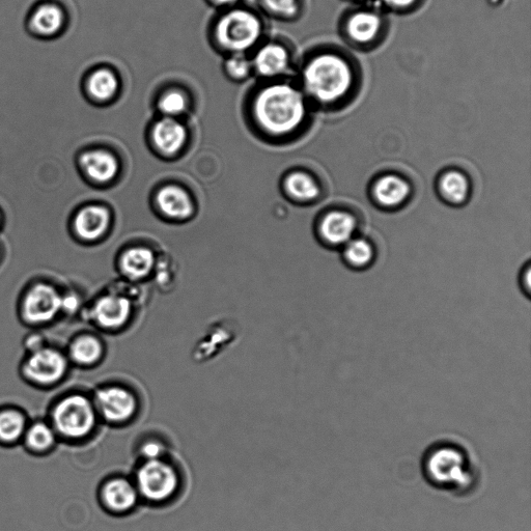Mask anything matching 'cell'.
<instances>
[{
    "mask_svg": "<svg viewBox=\"0 0 531 531\" xmlns=\"http://www.w3.org/2000/svg\"><path fill=\"white\" fill-rule=\"evenodd\" d=\"M419 467L431 489L458 499L472 497L483 485L481 461L471 446L456 436L440 437L427 445Z\"/></svg>",
    "mask_w": 531,
    "mask_h": 531,
    "instance_id": "obj_1",
    "label": "cell"
},
{
    "mask_svg": "<svg viewBox=\"0 0 531 531\" xmlns=\"http://www.w3.org/2000/svg\"><path fill=\"white\" fill-rule=\"evenodd\" d=\"M355 61L346 52L329 48L318 51L302 70V83L307 96L324 106L347 100L358 86Z\"/></svg>",
    "mask_w": 531,
    "mask_h": 531,
    "instance_id": "obj_2",
    "label": "cell"
},
{
    "mask_svg": "<svg viewBox=\"0 0 531 531\" xmlns=\"http://www.w3.org/2000/svg\"><path fill=\"white\" fill-rule=\"evenodd\" d=\"M45 418L60 442L76 444L91 438L99 416L93 397L79 390H68L51 402Z\"/></svg>",
    "mask_w": 531,
    "mask_h": 531,
    "instance_id": "obj_3",
    "label": "cell"
},
{
    "mask_svg": "<svg viewBox=\"0 0 531 531\" xmlns=\"http://www.w3.org/2000/svg\"><path fill=\"white\" fill-rule=\"evenodd\" d=\"M255 113L259 123L268 132L275 135L291 133L306 117L305 96L291 83H274L259 93Z\"/></svg>",
    "mask_w": 531,
    "mask_h": 531,
    "instance_id": "obj_4",
    "label": "cell"
},
{
    "mask_svg": "<svg viewBox=\"0 0 531 531\" xmlns=\"http://www.w3.org/2000/svg\"><path fill=\"white\" fill-rule=\"evenodd\" d=\"M65 349L52 344L24 354L19 374L32 387L51 390L63 384L71 369Z\"/></svg>",
    "mask_w": 531,
    "mask_h": 531,
    "instance_id": "obj_5",
    "label": "cell"
},
{
    "mask_svg": "<svg viewBox=\"0 0 531 531\" xmlns=\"http://www.w3.org/2000/svg\"><path fill=\"white\" fill-rule=\"evenodd\" d=\"M62 316V293L48 283L26 289L18 305V321L31 330H41Z\"/></svg>",
    "mask_w": 531,
    "mask_h": 531,
    "instance_id": "obj_6",
    "label": "cell"
},
{
    "mask_svg": "<svg viewBox=\"0 0 531 531\" xmlns=\"http://www.w3.org/2000/svg\"><path fill=\"white\" fill-rule=\"evenodd\" d=\"M262 26L256 15L238 9L222 16L216 25V39L226 49L240 54L261 37Z\"/></svg>",
    "mask_w": 531,
    "mask_h": 531,
    "instance_id": "obj_7",
    "label": "cell"
},
{
    "mask_svg": "<svg viewBox=\"0 0 531 531\" xmlns=\"http://www.w3.org/2000/svg\"><path fill=\"white\" fill-rule=\"evenodd\" d=\"M136 481L137 492L154 503L169 500L179 488L177 471L161 459L148 460L139 468Z\"/></svg>",
    "mask_w": 531,
    "mask_h": 531,
    "instance_id": "obj_8",
    "label": "cell"
},
{
    "mask_svg": "<svg viewBox=\"0 0 531 531\" xmlns=\"http://www.w3.org/2000/svg\"><path fill=\"white\" fill-rule=\"evenodd\" d=\"M387 30L383 15L371 9L351 11L342 22L344 39L358 49H371L382 41Z\"/></svg>",
    "mask_w": 531,
    "mask_h": 531,
    "instance_id": "obj_9",
    "label": "cell"
},
{
    "mask_svg": "<svg viewBox=\"0 0 531 531\" xmlns=\"http://www.w3.org/2000/svg\"><path fill=\"white\" fill-rule=\"evenodd\" d=\"M93 401L98 416L110 424H123L135 415L137 400L131 391L120 385L97 389Z\"/></svg>",
    "mask_w": 531,
    "mask_h": 531,
    "instance_id": "obj_10",
    "label": "cell"
},
{
    "mask_svg": "<svg viewBox=\"0 0 531 531\" xmlns=\"http://www.w3.org/2000/svg\"><path fill=\"white\" fill-rule=\"evenodd\" d=\"M68 15L58 0H42L27 18V29L41 39L59 37L66 29Z\"/></svg>",
    "mask_w": 531,
    "mask_h": 531,
    "instance_id": "obj_11",
    "label": "cell"
},
{
    "mask_svg": "<svg viewBox=\"0 0 531 531\" xmlns=\"http://www.w3.org/2000/svg\"><path fill=\"white\" fill-rule=\"evenodd\" d=\"M59 443H61L59 437L47 419L36 418L31 419L20 445L27 454L47 457L57 450Z\"/></svg>",
    "mask_w": 531,
    "mask_h": 531,
    "instance_id": "obj_12",
    "label": "cell"
},
{
    "mask_svg": "<svg viewBox=\"0 0 531 531\" xmlns=\"http://www.w3.org/2000/svg\"><path fill=\"white\" fill-rule=\"evenodd\" d=\"M131 314L128 299L117 295H106L99 298L91 310V318L103 329L122 327Z\"/></svg>",
    "mask_w": 531,
    "mask_h": 531,
    "instance_id": "obj_13",
    "label": "cell"
},
{
    "mask_svg": "<svg viewBox=\"0 0 531 531\" xmlns=\"http://www.w3.org/2000/svg\"><path fill=\"white\" fill-rule=\"evenodd\" d=\"M99 495L105 510L120 515L135 507L138 492L136 487L127 480L116 478L105 482L101 486Z\"/></svg>",
    "mask_w": 531,
    "mask_h": 531,
    "instance_id": "obj_14",
    "label": "cell"
},
{
    "mask_svg": "<svg viewBox=\"0 0 531 531\" xmlns=\"http://www.w3.org/2000/svg\"><path fill=\"white\" fill-rule=\"evenodd\" d=\"M31 418L26 411L13 404L0 406V447L13 449L21 444Z\"/></svg>",
    "mask_w": 531,
    "mask_h": 531,
    "instance_id": "obj_15",
    "label": "cell"
},
{
    "mask_svg": "<svg viewBox=\"0 0 531 531\" xmlns=\"http://www.w3.org/2000/svg\"><path fill=\"white\" fill-rule=\"evenodd\" d=\"M65 351L71 366L81 369L97 366L104 356L102 342L90 333L74 335Z\"/></svg>",
    "mask_w": 531,
    "mask_h": 531,
    "instance_id": "obj_16",
    "label": "cell"
},
{
    "mask_svg": "<svg viewBox=\"0 0 531 531\" xmlns=\"http://www.w3.org/2000/svg\"><path fill=\"white\" fill-rule=\"evenodd\" d=\"M108 223L109 213L105 208L88 206L75 213L72 231L83 241H96L106 232Z\"/></svg>",
    "mask_w": 531,
    "mask_h": 531,
    "instance_id": "obj_17",
    "label": "cell"
},
{
    "mask_svg": "<svg viewBox=\"0 0 531 531\" xmlns=\"http://www.w3.org/2000/svg\"><path fill=\"white\" fill-rule=\"evenodd\" d=\"M119 87L118 76L107 67L94 68L83 79V92L94 102L110 101L118 93Z\"/></svg>",
    "mask_w": 531,
    "mask_h": 531,
    "instance_id": "obj_18",
    "label": "cell"
},
{
    "mask_svg": "<svg viewBox=\"0 0 531 531\" xmlns=\"http://www.w3.org/2000/svg\"><path fill=\"white\" fill-rule=\"evenodd\" d=\"M80 169L97 183H107L118 173V162L114 155L102 150L82 153L78 160Z\"/></svg>",
    "mask_w": 531,
    "mask_h": 531,
    "instance_id": "obj_19",
    "label": "cell"
},
{
    "mask_svg": "<svg viewBox=\"0 0 531 531\" xmlns=\"http://www.w3.org/2000/svg\"><path fill=\"white\" fill-rule=\"evenodd\" d=\"M291 58L288 50L279 44L262 47L254 60V67L264 77H275L290 69Z\"/></svg>",
    "mask_w": 531,
    "mask_h": 531,
    "instance_id": "obj_20",
    "label": "cell"
},
{
    "mask_svg": "<svg viewBox=\"0 0 531 531\" xmlns=\"http://www.w3.org/2000/svg\"><path fill=\"white\" fill-rule=\"evenodd\" d=\"M356 231V220L347 212L333 211L322 221L321 233L324 239L334 245L351 241Z\"/></svg>",
    "mask_w": 531,
    "mask_h": 531,
    "instance_id": "obj_21",
    "label": "cell"
},
{
    "mask_svg": "<svg viewBox=\"0 0 531 531\" xmlns=\"http://www.w3.org/2000/svg\"><path fill=\"white\" fill-rule=\"evenodd\" d=\"M186 139V130L178 121L166 117L154 128V141L160 151L174 154L182 147Z\"/></svg>",
    "mask_w": 531,
    "mask_h": 531,
    "instance_id": "obj_22",
    "label": "cell"
},
{
    "mask_svg": "<svg viewBox=\"0 0 531 531\" xmlns=\"http://www.w3.org/2000/svg\"><path fill=\"white\" fill-rule=\"evenodd\" d=\"M161 211L172 218L185 219L192 214V204L188 194L179 187L167 186L158 194Z\"/></svg>",
    "mask_w": 531,
    "mask_h": 531,
    "instance_id": "obj_23",
    "label": "cell"
},
{
    "mask_svg": "<svg viewBox=\"0 0 531 531\" xmlns=\"http://www.w3.org/2000/svg\"><path fill=\"white\" fill-rule=\"evenodd\" d=\"M374 194L381 205L397 207L408 199L410 186L397 176H386L377 182Z\"/></svg>",
    "mask_w": 531,
    "mask_h": 531,
    "instance_id": "obj_24",
    "label": "cell"
},
{
    "mask_svg": "<svg viewBox=\"0 0 531 531\" xmlns=\"http://www.w3.org/2000/svg\"><path fill=\"white\" fill-rule=\"evenodd\" d=\"M154 256L147 248H133L127 251L122 260V268L131 278L148 275L154 266Z\"/></svg>",
    "mask_w": 531,
    "mask_h": 531,
    "instance_id": "obj_25",
    "label": "cell"
},
{
    "mask_svg": "<svg viewBox=\"0 0 531 531\" xmlns=\"http://www.w3.org/2000/svg\"><path fill=\"white\" fill-rule=\"evenodd\" d=\"M440 190L447 201L453 204H461L468 197L469 184L466 177L462 174L450 172L441 179Z\"/></svg>",
    "mask_w": 531,
    "mask_h": 531,
    "instance_id": "obj_26",
    "label": "cell"
},
{
    "mask_svg": "<svg viewBox=\"0 0 531 531\" xmlns=\"http://www.w3.org/2000/svg\"><path fill=\"white\" fill-rule=\"evenodd\" d=\"M286 187L295 199L302 202L314 201L320 194L317 183L310 176L301 173L291 175L286 181Z\"/></svg>",
    "mask_w": 531,
    "mask_h": 531,
    "instance_id": "obj_27",
    "label": "cell"
},
{
    "mask_svg": "<svg viewBox=\"0 0 531 531\" xmlns=\"http://www.w3.org/2000/svg\"><path fill=\"white\" fill-rule=\"evenodd\" d=\"M345 256L352 265L362 267L372 261L374 250L368 241L356 239L348 242Z\"/></svg>",
    "mask_w": 531,
    "mask_h": 531,
    "instance_id": "obj_28",
    "label": "cell"
},
{
    "mask_svg": "<svg viewBox=\"0 0 531 531\" xmlns=\"http://www.w3.org/2000/svg\"><path fill=\"white\" fill-rule=\"evenodd\" d=\"M159 108L165 116L173 118L184 113L187 99L180 92H170L160 99Z\"/></svg>",
    "mask_w": 531,
    "mask_h": 531,
    "instance_id": "obj_29",
    "label": "cell"
},
{
    "mask_svg": "<svg viewBox=\"0 0 531 531\" xmlns=\"http://www.w3.org/2000/svg\"><path fill=\"white\" fill-rule=\"evenodd\" d=\"M265 7L278 16L294 18L300 10L299 0H263Z\"/></svg>",
    "mask_w": 531,
    "mask_h": 531,
    "instance_id": "obj_30",
    "label": "cell"
},
{
    "mask_svg": "<svg viewBox=\"0 0 531 531\" xmlns=\"http://www.w3.org/2000/svg\"><path fill=\"white\" fill-rule=\"evenodd\" d=\"M230 76L235 79L247 77L251 71L250 62L242 54H235L226 64Z\"/></svg>",
    "mask_w": 531,
    "mask_h": 531,
    "instance_id": "obj_31",
    "label": "cell"
},
{
    "mask_svg": "<svg viewBox=\"0 0 531 531\" xmlns=\"http://www.w3.org/2000/svg\"><path fill=\"white\" fill-rule=\"evenodd\" d=\"M423 0H381L382 5L396 13H408L421 5Z\"/></svg>",
    "mask_w": 531,
    "mask_h": 531,
    "instance_id": "obj_32",
    "label": "cell"
},
{
    "mask_svg": "<svg viewBox=\"0 0 531 531\" xmlns=\"http://www.w3.org/2000/svg\"><path fill=\"white\" fill-rule=\"evenodd\" d=\"M48 343L49 342L40 330H31L29 334L25 335L22 345L24 352L27 353L38 350L47 345Z\"/></svg>",
    "mask_w": 531,
    "mask_h": 531,
    "instance_id": "obj_33",
    "label": "cell"
},
{
    "mask_svg": "<svg viewBox=\"0 0 531 531\" xmlns=\"http://www.w3.org/2000/svg\"><path fill=\"white\" fill-rule=\"evenodd\" d=\"M62 294V315L73 316L77 313L80 305V299L72 292Z\"/></svg>",
    "mask_w": 531,
    "mask_h": 531,
    "instance_id": "obj_34",
    "label": "cell"
},
{
    "mask_svg": "<svg viewBox=\"0 0 531 531\" xmlns=\"http://www.w3.org/2000/svg\"><path fill=\"white\" fill-rule=\"evenodd\" d=\"M142 453L148 460L160 459L164 453V447L160 443L152 441L144 445Z\"/></svg>",
    "mask_w": 531,
    "mask_h": 531,
    "instance_id": "obj_35",
    "label": "cell"
},
{
    "mask_svg": "<svg viewBox=\"0 0 531 531\" xmlns=\"http://www.w3.org/2000/svg\"><path fill=\"white\" fill-rule=\"evenodd\" d=\"M47 160H48V159H47ZM13 164L15 165V169H14L12 172L15 174V177H16L17 174L19 173L20 169H21V165L16 164V163H13V162H12L10 165L12 166ZM27 165H29V164H27ZM48 165H49V164H48ZM48 165H47V166H48ZM22 167H23V166H22ZM26 169H27V166H26ZM26 169H25V167H23V169L21 170L20 174L22 173L23 176H24V173H25V170H26ZM31 170H32V169H31ZM49 170H50V169H49ZM36 173H37V170H36ZM36 173H34V172L31 171V174H32V177H31L32 184H33V182H34V178H36ZM47 173H48V177L50 178V176H49V171H47ZM50 173H51V172H50ZM19 176H20V175H19ZM51 176H52V178H53V181H55V184H57V180H58V183H60V184L63 185L64 179H63V177H62V174L59 175V177H57V176H55V175H52V174H51ZM44 179L46 180V171H45V175H40V174H39V182H40V186H44ZM60 184H59V185H60Z\"/></svg>",
    "mask_w": 531,
    "mask_h": 531,
    "instance_id": "obj_36",
    "label": "cell"
},
{
    "mask_svg": "<svg viewBox=\"0 0 531 531\" xmlns=\"http://www.w3.org/2000/svg\"><path fill=\"white\" fill-rule=\"evenodd\" d=\"M214 2L221 6H228L235 4L237 0H214Z\"/></svg>",
    "mask_w": 531,
    "mask_h": 531,
    "instance_id": "obj_37",
    "label": "cell"
},
{
    "mask_svg": "<svg viewBox=\"0 0 531 531\" xmlns=\"http://www.w3.org/2000/svg\"><path fill=\"white\" fill-rule=\"evenodd\" d=\"M3 227V215L0 213V230H2Z\"/></svg>",
    "mask_w": 531,
    "mask_h": 531,
    "instance_id": "obj_38",
    "label": "cell"
},
{
    "mask_svg": "<svg viewBox=\"0 0 531 531\" xmlns=\"http://www.w3.org/2000/svg\"><path fill=\"white\" fill-rule=\"evenodd\" d=\"M491 2H499V0H491Z\"/></svg>",
    "mask_w": 531,
    "mask_h": 531,
    "instance_id": "obj_39",
    "label": "cell"
}]
</instances>
